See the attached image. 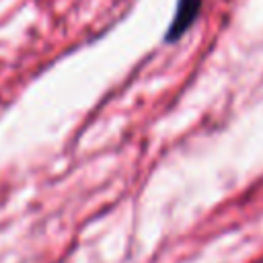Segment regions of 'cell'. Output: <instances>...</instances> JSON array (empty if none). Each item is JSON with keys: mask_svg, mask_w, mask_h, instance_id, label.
Wrapping results in <instances>:
<instances>
[{"mask_svg": "<svg viewBox=\"0 0 263 263\" xmlns=\"http://www.w3.org/2000/svg\"><path fill=\"white\" fill-rule=\"evenodd\" d=\"M201 2H203V0H179V2H177L175 16H173L171 27H168L166 37H164L166 41H177L181 35L187 33V29L193 25V21H195L197 14H199Z\"/></svg>", "mask_w": 263, "mask_h": 263, "instance_id": "obj_1", "label": "cell"}]
</instances>
